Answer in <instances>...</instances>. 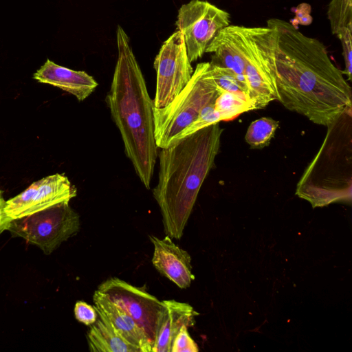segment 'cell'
<instances>
[{
	"mask_svg": "<svg viewBox=\"0 0 352 352\" xmlns=\"http://www.w3.org/2000/svg\"><path fill=\"white\" fill-rule=\"evenodd\" d=\"M267 26L277 32L276 100L326 126L352 109L351 87L321 41L304 35L284 20L270 19Z\"/></svg>",
	"mask_w": 352,
	"mask_h": 352,
	"instance_id": "cell-1",
	"label": "cell"
},
{
	"mask_svg": "<svg viewBox=\"0 0 352 352\" xmlns=\"http://www.w3.org/2000/svg\"><path fill=\"white\" fill-rule=\"evenodd\" d=\"M118 59L106 97L122 139L124 152L146 188H150L157 156L153 101L124 30L116 28Z\"/></svg>",
	"mask_w": 352,
	"mask_h": 352,
	"instance_id": "cell-2",
	"label": "cell"
},
{
	"mask_svg": "<svg viewBox=\"0 0 352 352\" xmlns=\"http://www.w3.org/2000/svg\"><path fill=\"white\" fill-rule=\"evenodd\" d=\"M222 132L217 122L161 148L158 183L153 195L166 236L182 238L199 190L214 165Z\"/></svg>",
	"mask_w": 352,
	"mask_h": 352,
	"instance_id": "cell-3",
	"label": "cell"
},
{
	"mask_svg": "<svg viewBox=\"0 0 352 352\" xmlns=\"http://www.w3.org/2000/svg\"><path fill=\"white\" fill-rule=\"evenodd\" d=\"M324 141L297 183L296 195L313 208L352 197V109L327 126Z\"/></svg>",
	"mask_w": 352,
	"mask_h": 352,
	"instance_id": "cell-4",
	"label": "cell"
},
{
	"mask_svg": "<svg viewBox=\"0 0 352 352\" xmlns=\"http://www.w3.org/2000/svg\"><path fill=\"white\" fill-rule=\"evenodd\" d=\"M221 89L215 83L209 62L198 63L190 80L166 107H153L154 135L158 148L172 146L177 136L214 102Z\"/></svg>",
	"mask_w": 352,
	"mask_h": 352,
	"instance_id": "cell-5",
	"label": "cell"
},
{
	"mask_svg": "<svg viewBox=\"0 0 352 352\" xmlns=\"http://www.w3.org/2000/svg\"><path fill=\"white\" fill-rule=\"evenodd\" d=\"M277 32L269 27H246L245 78L254 109L277 100L274 78Z\"/></svg>",
	"mask_w": 352,
	"mask_h": 352,
	"instance_id": "cell-6",
	"label": "cell"
},
{
	"mask_svg": "<svg viewBox=\"0 0 352 352\" xmlns=\"http://www.w3.org/2000/svg\"><path fill=\"white\" fill-rule=\"evenodd\" d=\"M80 216L69 205L62 203L32 214L13 219L8 229L48 254L63 242L76 234Z\"/></svg>",
	"mask_w": 352,
	"mask_h": 352,
	"instance_id": "cell-7",
	"label": "cell"
},
{
	"mask_svg": "<svg viewBox=\"0 0 352 352\" xmlns=\"http://www.w3.org/2000/svg\"><path fill=\"white\" fill-rule=\"evenodd\" d=\"M230 23V14L207 1L191 0L183 4L175 25L183 34L190 61L202 57L218 32Z\"/></svg>",
	"mask_w": 352,
	"mask_h": 352,
	"instance_id": "cell-8",
	"label": "cell"
},
{
	"mask_svg": "<svg viewBox=\"0 0 352 352\" xmlns=\"http://www.w3.org/2000/svg\"><path fill=\"white\" fill-rule=\"evenodd\" d=\"M153 67L156 72V89L153 107L168 104L186 87L193 73L184 36L174 32L162 45Z\"/></svg>",
	"mask_w": 352,
	"mask_h": 352,
	"instance_id": "cell-9",
	"label": "cell"
},
{
	"mask_svg": "<svg viewBox=\"0 0 352 352\" xmlns=\"http://www.w3.org/2000/svg\"><path fill=\"white\" fill-rule=\"evenodd\" d=\"M97 289L131 316L145 332L153 349L164 300L117 277L103 281Z\"/></svg>",
	"mask_w": 352,
	"mask_h": 352,
	"instance_id": "cell-10",
	"label": "cell"
},
{
	"mask_svg": "<svg viewBox=\"0 0 352 352\" xmlns=\"http://www.w3.org/2000/svg\"><path fill=\"white\" fill-rule=\"evenodd\" d=\"M77 190L63 174L56 173L32 183L24 191L6 201V210L12 219H19L69 202Z\"/></svg>",
	"mask_w": 352,
	"mask_h": 352,
	"instance_id": "cell-11",
	"label": "cell"
},
{
	"mask_svg": "<svg viewBox=\"0 0 352 352\" xmlns=\"http://www.w3.org/2000/svg\"><path fill=\"white\" fill-rule=\"evenodd\" d=\"M245 52L246 27L229 25L218 32L206 53H213L210 64L231 70L247 88L245 78Z\"/></svg>",
	"mask_w": 352,
	"mask_h": 352,
	"instance_id": "cell-12",
	"label": "cell"
},
{
	"mask_svg": "<svg viewBox=\"0 0 352 352\" xmlns=\"http://www.w3.org/2000/svg\"><path fill=\"white\" fill-rule=\"evenodd\" d=\"M149 239L154 246L152 263L156 270L179 288L190 287L195 276L188 252L177 246L168 236L161 239L151 235Z\"/></svg>",
	"mask_w": 352,
	"mask_h": 352,
	"instance_id": "cell-13",
	"label": "cell"
},
{
	"mask_svg": "<svg viewBox=\"0 0 352 352\" xmlns=\"http://www.w3.org/2000/svg\"><path fill=\"white\" fill-rule=\"evenodd\" d=\"M33 78L72 94L79 101L88 98L98 86L96 80L85 72L60 66L49 59L34 74Z\"/></svg>",
	"mask_w": 352,
	"mask_h": 352,
	"instance_id": "cell-14",
	"label": "cell"
},
{
	"mask_svg": "<svg viewBox=\"0 0 352 352\" xmlns=\"http://www.w3.org/2000/svg\"><path fill=\"white\" fill-rule=\"evenodd\" d=\"M156 329L152 352H170L173 340L182 326L192 327L199 314L186 302L175 300H164Z\"/></svg>",
	"mask_w": 352,
	"mask_h": 352,
	"instance_id": "cell-15",
	"label": "cell"
},
{
	"mask_svg": "<svg viewBox=\"0 0 352 352\" xmlns=\"http://www.w3.org/2000/svg\"><path fill=\"white\" fill-rule=\"evenodd\" d=\"M94 305L101 309L120 336L141 352H152V344L143 329L120 307L98 289L93 296Z\"/></svg>",
	"mask_w": 352,
	"mask_h": 352,
	"instance_id": "cell-16",
	"label": "cell"
},
{
	"mask_svg": "<svg viewBox=\"0 0 352 352\" xmlns=\"http://www.w3.org/2000/svg\"><path fill=\"white\" fill-rule=\"evenodd\" d=\"M97 320L87 333L89 349L92 352H141L124 340L114 329L104 311L94 306Z\"/></svg>",
	"mask_w": 352,
	"mask_h": 352,
	"instance_id": "cell-17",
	"label": "cell"
},
{
	"mask_svg": "<svg viewBox=\"0 0 352 352\" xmlns=\"http://www.w3.org/2000/svg\"><path fill=\"white\" fill-rule=\"evenodd\" d=\"M214 108L221 120H230L241 113L254 109L252 100L247 95L222 89L214 101Z\"/></svg>",
	"mask_w": 352,
	"mask_h": 352,
	"instance_id": "cell-18",
	"label": "cell"
},
{
	"mask_svg": "<svg viewBox=\"0 0 352 352\" xmlns=\"http://www.w3.org/2000/svg\"><path fill=\"white\" fill-rule=\"evenodd\" d=\"M278 126V122L271 118H261L251 122L245 139L252 148L267 146Z\"/></svg>",
	"mask_w": 352,
	"mask_h": 352,
	"instance_id": "cell-19",
	"label": "cell"
},
{
	"mask_svg": "<svg viewBox=\"0 0 352 352\" xmlns=\"http://www.w3.org/2000/svg\"><path fill=\"white\" fill-rule=\"evenodd\" d=\"M328 16L333 34L338 35L344 28L352 25L351 0H332Z\"/></svg>",
	"mask_w": 352,
	"mask_h": 352,
	"instance_id": "cell-20",
	"label": "cell"
},
{
	"mask_svg": "<svg viewBox=\"0 0 352 352\" xmlns=\"http://www.w3.org/2000/svg\"><path fill=\"white\" fill-rule=\"evenodd\" d=\"M220 121H221L220 115L214 108V102H212L205 107L195 120L177 136L173 144L203 128L219 122Z\"/></svg>",
	"mask_w": 352,
	"mask_h": 352,
	"instance_id": "cell-21",
	"label": "cell"
},
{
	"mask_svg": "<svg viewBox=\"0 0 352 352\" xmlns=\"http://www.w3.org/2000/svg\"><path fill=\"white\" fill-rule=\"evenodd\" d=\"M210 69L215 83L221 89L244 94L249 97L247 88L239 81L231 70L212 64H210Z\"/></svg>",
	"mask_w": 352,
	"mask_h": 352,
	"instance_id": "cell-22",
	"label": "cell"
},
{
	"mask_svg": "<svg viewBox=\"0 0 352 352\" xmlns=\"http://www.w3.org/2000/svg\"><path fill=\"white\" fill-rule=\"evenodd\" d=\"M340 38L342 49L345 63V69L342 74L348 76V80H351L352 74V25L344 28L338 35Z\"/></svg>",
	"mask_w": 352,
	"mask_h": 352,
	"instance_id": "cell-23",
	"label": "cell"
},
{
	"mask_svg": "<svg viewBox=\"0 0 352 352\" xmlns=\"http://www.w3.org/2000/svg\"><path fill=\"white\" fill-rule=\"evenodd\" d=\"M198 351V346L190 337L188 327L182 326L173 340L170 352H197Z\"/></svg>",
	"mask_w": 352,
	"mask_h": 352,
	"instance_id": "cell-24",
	"label": "cell"
},
{
	"mask_svg": "<svg viewBox=\"0 0 352 352\" xmlns=\"http://www.w3.org/2000/svg\"><path fill=\"white\" fill-rule=\"evenodd\" d=\"M74 316L78 321L87 326L94 323L98 318V314L94 307L82 300L76 302Z\"/></svg>",
	"mask_w": 352,
	"mask_h": 352,
	"instance_id": "cell-25",
	"label": "cell"
},
{
	"mask_svg": "<svg viewBox=\"0 0 352 352\" xmlns=\"http://www.w3.org/2000/svg\"><path fill=\"white\" fill-rule=\"evenodd\" d=\"M6 208V201L4 199L3 192L0 190V233L6 230H8L11 222L13 220L7 214Z\"/></svg>",
	"mask_w": 352,
	"mask_h": 352,
	"instance_id": "cell-26",
	"label": "cell"
}]
</instances>
